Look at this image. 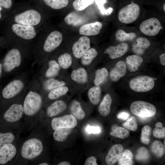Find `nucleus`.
I'll return each instance as SVG.
<instances>
[{"label": "nucleus", "mask_w": 165, "mask_h": 165, "mask_svg": "<svg viewBox=\"0 0 165 165\" xmlns=\"http://www.w3.org/2000/svg\"><path fill=\"white\" fill-rule=\"evenodd\" d=\"M101 89L99 85H95L88 90L87 95L91 103L94 105H97L100 100Z\"/></svg>", "instance_id": "nucleus-26"}, {"label": "nucleus", "mask_w": 165, "mask_h": 165, "mask_svg": "<svg viewBox=\"0 0 165 165\" xmlns=\"http://www.w3.org/2000/svg\"><path fill=\"white\" fill-rule=\"evenodd\" d=\"M110 134L115 137L121 139H125L129 135V132L126 129L114 125L111 127Z\"/></svg>", "instance_id": "nucleus-32"}, {"label": "nucleus", "mask_w": 165, "mask_h": 165, "mask_svg": "<svg viewBox=\"0 0 165 165\" xmlns=\"http://www.w3.org/2000/svg\"><path fill=\"white\" fill-rule=\"evenodd\" d=\"M70 109L72 114L76 119L81 120L84 118L86 115L85 112L78 101L74 100L72 102Z\"/></svg>", "instance_id": "nucleus-27"}, {"label": "nucleus", "mask_w": 165, "mask_h": 165, "mask_svg": "<svg viewBox=\"0 0 165 165\" xmlns=\"http://www.w3.org/2000/svg\"><path fill=\"white\" fill-rule=\"evenodd\" d=\"M112 103V100L110 95H105L98 107L99 113L104 116H108L110 112Z\"/></svg>", "instance_id": "nucleus-25"}, {"label": "nucleus", "mask_w": 165, "mask_h": 165, "mask_svg": "<svg viewBox=\"0 0 165 165\" xmlns=\"http://www.w3.org/2000/svg\"><path fill=\"white\" fill-rule=\"evenodd\" d=\"M72 129L61 128L55 130L53 133L54 139L58 142H64L72 132Z\"/></svg>", "instance_id": "nucleus-28"}, {"label": "nucleus", "mask_w": 165, "mask_h": 165, "mask_svg": "<svg viewBox=\"0 0 165 165\" xmlns=\"http://www.w3.org/2000/svg\"><path fill=\"white\" fill-rule=\"evenodd\" d=\"M39 165H49V164L46 163H42L38 164Z\"/></svg>", "instance_id": "nucleus-55"}, {"label": "nucleus", "mask_w": 165, "mask_h": 165, "mask_svg": "<svg viewBox=\"0 0 165 165\" xmlns=\"http://www.w3.org/2000/svg\"><path fill=\"white\" fill-rule=\"evenodd\" d=\"M102 27V24L99 22L86 24L79 28V34L86 36L95 35L100 33Z\"/></svg>", "instance_id": "nucleus-17"}, {"label": "nucleus", "mask_w": 165, "mask_h": 165, "mask_svg": "<svg viewBox=\"0 0 165 165\" xmlns=\"http://www.w3.org/2000/svg\"><path fill=\"white\" fill-rule=\"evenodd\" d=\"M24 113L23 106L20 104L12 105L3 115L4 119L9 122H14L19 120Z\"/></svg>", "instance_id": "nucleus-14"}, {"label": "nucleus", "mask_w": 165, "mask_h": 165, "mask_svg": "<svg viewBox=\"0 0 165 165\" xmlns=\"http://www.w3.org/2000/svg\"><path fill=\"white\" fill-rule=\"evenodd\" d=\"M163 10L164 12H165V4H164L163 6Z\"/></svg>", "instance_id": "nucleus-57"}, {"label": "nucleus", "mask_w": 165, "mask_h": 165, "mask_svg": "<svg viewBox=\"0 0 165 165\" xmlns=\"http://www.w3.org/2000/svg\"><path fill=\"white\" fill-rule=\"evenodd\" d=\"M66 108L67 105L65 102L62 100H57L47 107L46 114L50 117H53L64 111Z\"/></svg>", "instance_id": "nucleus-22"}, {"label": "nucleus", "mask_w": 165, "mask_h": 165, "mask_svg": "<svg viewBox=\"0 0 165 165\" xmlns=\"http://www.w3.org/2000/svg\"><path fill=\"white\" fill-rule=\"evenodd\" d=\"M152 129L148 125H145L142 128L141 138V141L143 143L148 145L150 141V136Z\"/></svg>", "instance_id": "nucleus-41"}, {"label": "nucleus", "mask_w": 165, "mask_h": 165, "mask_svg": "<svg viewBox=\"0 0 165 165\" xmlns=\"http://www.w3.org/2000/svg\"><path fill=\"white\" fill-rule=\"evenodd\" d=\"M140 13V8L135 3L128 4L122 8L118 14L119 20L122 23L129 24L135 21Z\"/></svg>", "instance_id": "nucleus-5"}, {"label": "nucleus", "mask_w": 165, "mask_h": 165, "mask_svg": "<svg viewBox=\"0 0 165 165\" xmlns=\"http://www.w3.org/2000/svg\"><path fill=\"white\" fill-rule=\"evenodd\" d=\"M143 61L142 58L136 55L129 56L126 59V65L130 72H135L138 70V68Z\"/></svg>", "instance_id": "nucleus-24"}, {"label": "nucleus", "mask_w": 165, "mask_h": 165, "mask_svg": "<svg viewBox=\"0 0 165 165\" xmlns=\"http://www.w3.org/2000/svg\"><path fill=\"white\" fill-rule=\"evenodd\" d=\"M24 87L23 82L20 79L13 80L3 88L2 94L4 98L6 99L12 98L18 94Z\"/></svg>", "instance_id": "nucleus-11"}, {"label": "nucleus", "mask_w": 165, "mask_h": 165, "mask_svg": "<svg viewBox=\"0 0 165 165\" xmlns=\"http://www.w3.org/2000/svg\"><path fill=\"white\" fill-rule=\"evenodd\" d=\"M21 62V57L19 50L15 48L12 49L4 58L3 65L4 69L6 72H10L19 66Z\"/></svg>", "instance_id": "nucleus-7"}, {"label": "nucleus", "mask_w": 165, "mask_h": 165, "mask_svg": "<svg viewBox=\"0 0 165 165\" xmlns=\"http://www.w3.org/2000/svg\"><path fill=\"white\" fill-rule=\"evenodd\" d=\"M108 75L107 69L105 68H103L96 70L94 80L95 85H99L103 83L107 79Z\"/></svg>", "instance_id": "nucleus-34"}, {"label": "nucleus", "mask_w": 165, "mask_h": 165, "mask_svg": "<svg viewBox=\"0 0 165 165\" xmlns=\"http://www.w3.org/2000/svg\"><path fill=\"white\" fill-rule=\"evenodd\" d=\"M61 68L57 61L54 60L50 61L48 63V68L45 72V76L50 78L56 76L59 74Z\"/></svg>", "instance_id": "nucleus-29"}, {"label": "nucleus", "mask_w": 165, "mask_h": 165, "mask_svg": "<svg viewBox=\"0 0 165 165\" xmlns=\"http://www.w3.org/2000/svg\"><path fill=\"white\" fill-rule=\"evenodd\" d=\"M45 4L53 9H59L66 6L68 0H44Z\"/></svg>", "instance_id": "nucleus-39"}, {"label": "nucleus", "mask_w": 165, "mask_h": 165, "mask_svg": "<svg viewBox=\"0 0 165 165\" xmlns=\"http://www.w3.org/2000/svg\"><path fill=\"white\" fill-rule=\"evenodd\" d=\"M2 64L0 63V77L1 76L2 73Z\"/></svg>", "instance_id": "nucleus-54"}, {"label": "nucleus", "mask_w": 165, "mask_h": 165, "mask_svg": "<svg viewBox=\"0 0 165 165\" xmlns=\"http://www.w3.org/2000/svg\"><path fill=\"white\" fill-rule=\"evenodd\" d=\"M86 130L89 133L98 134L101 132V129L98 127H90L88 126Z\"/></svg>", "instance_id": "nucleus-48"}, {"label": "nucleus", "mask_w": 165, "mask_h": 165, "mask_svg": "<svg viewBox=\"0 0 165 165\" xmlns=\"http://www.w3.org/2000/svg\"><path fill=\"white\" fill-rule=\"evenodd\" d=\"M85 165H97V160L96 158L93 156H91L88 158L84 163Z\"/></svg>", "instance_id": "nucleus-47"}, {"label": "nucleus", "mask_w": 165, "mask_h": 165, "mask_svg": "<svg viewBox=\"0 0 165 165\" xmlns=\"http://www.w3.org/2000/svg\"><path fill=\"white\" fill-rule=\"evenodd\" d=\"M155 126L153 132V136L158 138H164L165 128L163 127L162 123L160 122H158L156 124Z\"/></svg>", "instance_id": "nucleus-42"}, {"label": "nucleus", "mask_w": 165, "mask_h": 165, "mask_svg": "<svg viewBox=\"0 0 165 165\" xmlns=\"http://www.w3.org/2000/svg\"><path fill=\"white\" fill-rule=\"evenodd\" d=\"M136 34L134 32L127 33L122 30H119L116 32L115 36L116 39L120 42L132 40L135 38Z\"/></svg>", "instance_id": "nucleus-37"}, {"label": "nucleus", "mask_w": 165, "mask_h": 165, "mask_svg": "<svg viewBox=\"0 0 165 165\" xmlns=\"http://www.w3.org/2000/svg\"><path fill=\"white\" fill-rule=\"evenodd\" d=\"M16 153V148L11 143L3 145L0 147V164H4L10 161Z\"/></svg>", "instance_id": "nucleus-15"}, {"label": "nucleus", "mask_w": 165, "mask_h": 165, "mask_svg": "<svg viewBox=\"0 0 165 165\" xmlns=\"http://www.w3.org/2000/svg\"><path fill=\"white\" fill-rule=\"evenodd\" d=\"M70 163L67 161H62L58 164V165H70Z\"/></svg>", "instance_id": "nucleus-52"}, {"label": "nucleus", "mask_w": 165, "mask_h": 165, "mask_svg": "<svg viewBox=\"0 0 165 165\" xmlns=\"http://www.w3.org/2000/svg\"><path fill=\"white\" fill-rule=\"evenodd\" d=\"M160 62L161 64L163 65H165V54L163 53L161 54L160 57Z\"/></svg>", "instance_id": "nucleus-51"}, {"label": "nucleus", "mask_w": 165, "mask_h": 165, "mask_svg": "<svg viewBox=\"0 0 165 165\" xmlns=\"http://www.w3.org/2000/svg\"><path fill=\"white\" fill-rule=\"evenodd\" d=\"M128 48V46L127 43H122L116 46L108 47L104 53L108 54L110 58L113 59L123 56L127 52Z\"/></svg>", "instance_id": "nucleus-18"}, {"label": "nucleus", "mask_w": 165, "mask_h": 165, "mask_svg": "<svg viewBox=\"0 0 165 165\" xmlns=\"http://www.w3.org/2000/svg\"><path fill=\"white\" fill-rule=\"evenodd\" d=\"M66 82L53 78H48L44 83L43 87L46 90L50 91L53 89L63 86L65 85Z\"/></svg>", "instance_id": "nucleus-35"}, {"label": "nucleus", "mask_w": 165, "mask_h": 165, "mask_svg": "<svg viewBox=\"0 0 165 165\" xmlns=\"http://www.w3.org/2000/svg\"><path fill=\"white\" fill-rule=\"evenodd\" d=\"M94 0H75L72 3L74 9L77 11H80L85 9L91 4Z\"/></svg>", "instance_id": "nucleus-40"}, {"label": "nucleus", "mask_w": 165, "mask_h": 165, "mask_svg": "<svg viewBox=\"0 0 165 165\" xmlns=\"http://www.w3.org/2000/svg\"><path fill=\"white\" fill-rule=\"evenodd\" d=\"M131 112L139 117H151L155 115L156 108L153 105L143 101L132 102L130 107Z\"/></svg>", "instance_id": "nucleus-4"}, {"label": "nucleus", "mask_w": 165, "mask_h": 165, "mask_svg": "<svg viewBox=\"0 0 165 165\" xmlns=\"http://www.w3.org/2000/svg\"><path fill=\"white\" fill-rule=\"evenodd\" d=\"M150 45L149 40L145 37H140L137 39L133 44V52L138 55H142Z\"/></svg>", "instance_id": "nucleus-23"}, {"label": "nucleus", "mask_w": 165, "mask_h": 165, "mask_svg": "<svg viewBox=\"0 0 165 165\" xmlns=\"http://www.w3.org/2000/svg\"><path fill=\"white\" fill-rule=\"evenodd\" d=\"M14 139V135L11 132L0 133V147L4 144L11 143Z\"/></svg>", "instance_id": "nucleus-43"}, {"label": "nucleus", "mask_w": 165, "mask_h": 165, "mask_svg": "<svg viewBox=\"0 0 165 165\" xmlns=\"http://www.w3.org/2000/svg\"><path fill=\"white\" fill-rule=\"evenodd\" d=\"M43 145L38 139L33 138L26 141L21 149V156L27 160L34 159L38 156L42 152Z\"/></svg>", "instance_id": "nucleus-1"}, {"label": "nucleus", "mask_w": 165, "mask_h": 165, "mask_svg": "<svg viewBox=\"0 0 165 165\" xmlns=\"http://www.w3.org/2000/svg\"><path fill=\"white\" fill-rule=\"evenodd\" d=\"M151 150L152 152L157 157H161L165 153V147L160 141L156 140L152 144Z\"/></svg>", "instance_id": "nucleus-38"}, {"label": "nucleus", "mask_w": 165, "mask_h": 165, "mask_svg": "<svg viewBox=\"0 0 165 165\" xmlns=\"http://www.w3.org/2000/svg\"><path fill=\"white\" fill-rule=\"evenodd\" d=\"M149 155L147 149L145 147H142L139 148L137 151L135 158L139 161H144L148 159Z\"/></svg>", "instance_id": "nucleus-44"}, {"label": "nucleus", "mask_w": 165, "mask_h": 165, "mask_svg": "<svg viewBox=\"0 0 165 165\" xmlns=\"http://www.w3.org/2000/svg\"><path fill=\"white\" fill-rule=\"evenodd\" d=\"M12 29L13 32L18 36L25 39H31L36 35V31L32 26L17 23L12 25Z\"/></svg>", "instance_id": "nucleus-13"}, {"label": "nucleus", "mask_w": 165, "mask_h": 165, "mask_svg": "<svg viewBox=\"0 0 165 165\" xmlns=\"http://www.w3.org/2000/svg\"><path fill=\"white\" fill-rule=\"evenodd\" d=\"M62 40L63 35L61 32L57 31H52L47 36L45 41L44 50L48 53L52 52L60 45Z\"/></svg>", "instance_id": "nucleus-10"}, {"label": "nucleus", "mask_w": 165, "mask_h": 165, "mask_svg": "<svg viewBox=\"0 0 165 165\" xmlns=\"http://www.w3.org/2000/svg\"><path fill=\"white\" fill-rule=\"evenodd\" d=\"M123 126L128 130L135 131L137 129L138 125L135 117H131L123 123Z\"/></svg>", "instance_id": "nucleus-45"}, {"label": "nucleus", "mask_w": 165, "mask_h": 165, "mask_svg": "<svg viewBox=\"0 0 165 165\" xmlns=\"http://www.w3.org/2000/svg\"><path fill=\"white\" fill-rule=\"evenodd\" d=\"M77 124L76 119L72 114L53 118L51 121V125L52 129L55 130L61 128L72 129L75 128Z\"/></svg>", "instance_id": "nucleus-9"}, {"label": "nucleus", "mask_w": 165, "mask_h": 165, "mask_svg": "<svg viewBox=\"0 0 165 165\" xmlns=\"http://www.w3.org/2000/svg\"><path fill=\"white\" fill-rule=\"evenodd\" d=\"M2 7L0 6V19L1 18V11H2Z\"/></svg>", "instance_id": "nucleus-56"}, {"label": "nucleus", "mask_w": 165, "mask_h": 165, "mask_svg": "<svg viewBox=\"0 0 165 165\" xmlns=\"http://www.w3.org/2000/svg\"><path fill=\"white\" fill-rule=\"evenodd\" d=\"M123 148L120 144L113 145L109 149L105 157V161L108 165H112L116 163L121 156Z\"/></svg>", "instance_id": "nucleus-16"}, {"label": "nucleus", "mask_w": 165, "mask_h": 165, "mask_svg": "<svg viewBox=\"0 0 165 165\" xmlns=\"http://www.w3.org/2000/svg\"><path fill=\"white\" fill-rule=\"evenodd\" d=\"M97 52L94 48H90L81 58V63L85 66L90 65L96 57Z\"/></svg>", "instance_id": "nucleus-31"}, {"label": "nucleus", "mask_w": 165, "mask_h": 165, "mask_svg": "<svg viewBox=\"0 0 165 165\" xmlns=\"http://www.w3.org/2000/svg\"><path fill=\"white\" fill-rule=\"evenodd\" d=\"M42 104V99L38 93L30 91L26 96L24 102V113L27 116L34 115L39 110Z\"/></svg>", "instance_id": "nucleus-2"}, {"label": "nucleus", "mask_w": 165, "mask_h": 165, "mask_svg": "<svg viewBox=\"0 0 165 165\" xmlns=\"http://www.w3.org/2000/svg\"><path fill=\"white\" fill-rule=\"evenodd\" d=\"M69 90L68 87L66 85L58 87L50 90L48 97L50 100L56 99L66 94Z\"/></svg>", "instance_id": "nucleus-30"}, {"label": "nucleus", "mask_w": 165, "mask_h": 165, "mask_svg": "<svg viewBox=\"0 0 165 165\" xmlns=\"http://www.w3.org/2000/svg\"><path fill=\"white\" fill-rule=\"evenodd\" d=\"M106 0H95L96 4L101 13L103 15H109L112 12L113 9L111 7L106 9L104 7V4L106 2Z\"/></svg>", "instance_id": "nucleus-46"}, {"label": "nucleus", "mask_w": 165, "mask_h": 165, "mask_svg": "<svg viewBox=\"0 0 165 165\" xmlns=\"http://www.w3.org/2000/svg\"><path fill=\"white\" fill-rule=\"evenodd\" d=\"M87 20L85 16L75 12L69 13L64 18V21L67 24L74 27L83 24Z\"/></svg>", "instance_id": "nucleus-20"}, {"label": "nucleus", "mask_w": 165, "mask_h": 165, "mask_svg": "<svg viewBox=\"0 0 165 165\" xmlns=\"http://www.w3.org/2000/svg\"><path fill=\"white\" fill-rule=\"evenodd\" d=\"M130 114L126 112H121L119 113L117 116V118L119 119L125 120H127L129 117Z\"/></svg>", "instance_id": "nucleus-50"}, {"label": "nucleus", "mask_w": 165, "mask_h": 165, "mask_svg": "<svg viewBox=\"0 0 165 165\" xmlns=\"http://www.w3.org/2000/svg\"><path fill=\"white\" fill-rule=\"evenodd\" d=\"M70 76L71 79L73 82L79 84H85L88 80L87 72L83 67H79L72 71L71 73Z\"/></svg>", "instance_id": "nucleus-21"}, {"label": "nucleus", "mask_w": 165, "mask_h": 165, "mask_svg": "<svg viewBox=\"0 0 165 165\" xmlns=\"http://www.w3.org/2000/svg\"><path fill=\"white\" fill-rule=\"evenodd\" d=\"M90 47V38L86 36H82L73 45L72 49L73 55L76 58H81Z\"/></svg>", "instance_id": "nucleus-12"}, {"label": "nucleus", "mask_w": 165, "mask_h": 165, "mask_svg": "<svg viewBox=\"0 0 165 165\" xmlns=\"http://www.w3.org/2000/svg\"><path fill=\"white\" fill-rule=\"evenodd\" d=\"M127 71L126 63L122 61H118L115 67L110 72V76L111 80L116 82L125 75Z\"/></svg>", "instance_id": "nucleus-19"}, {"label": "nucleus", "mask_w": 165, "mask_h": 165, "mask_svg": "<svg viewBox=\"0 0 165 165\" xmlns=\"http://www.w3.org/2000/svg\"><path fill=\"white\" fill-rule=\"evenodd\" d=\"M139 117L141 121L144 122L148 120L150 117Z\"/></svg>", "instance_id": "nucleus-53"}, {"label": "nucleus", "mask_w": 165, "mask_h": 165, "mask_svg": "<svg viewBox=\"0 0 165 165\" xmlns=\"http://www.w3.org/2000/svg\"><path fill=\"white\" fill-rule=\"evenodd\" d=\"M154 78L147 75L138 76L130 82L129 86L132 90L138 92H145L152 90L155 86Z\"/></svg>", "instance_id": "nucleus-3"}, {"label": "nucleus", "mask_w": 165, "mask_h": 165, "mask_svg": "<svg viewBox=\"0 0 165 165\" xmlns=\"http://www.w3.org/2000/svg\"><path fill=\"white\" fill-rule=\"evenodd\" d=\"M41 18V15L38 11L31 9L16 15L14 17V20L17 24L33 26L38 24Z\"/></svg>", "instance_id": "nucleus-6"}, {"label": "nucleus", "mask_w": 165, "mask_h": 165, "mask_svg": "<svg viewBox=\"0 0 165 165\" xmlns=\"http://www.w3.org/2000/svg\"><path fill=\"white\" fill-rule=\"evenodd\" d=\"M119 165H131L133 163V155L131 152L126 150L122 152L118 160Z\"/></svg>", "instance_id": "nucleus-36"}, {"label": "nucleus", "mask_w": 165, "mask_h": 165, "mask_svg": "<svg viewBox=\"0 0 165 165\" xmlns=\"http://www.w3.org/2000/svg\"><path fill=\"white\" fill-rule=\"evenodd\" d=\"M57 62L61 68L64 69H67L72 65V57L68 53H64L59 56Z\"/></svg>", "instance_id": "nucleus-33"}, {"label": "nucleus", "mask_w": 165, "mask_h": 165, "mask_svg": "<svg viewBox=\"0 0 165 165\" xmlns=\"http://www.w3.org/2000/svg\"><path fill=\"white\" fill-rule=\"evenodd\" d=\"M12 5V0H0V6L6 9H9Z\"/></svg>", "instance_id": "nucleus-49"}, {"label": "nucleus", "mask_w": 165, "mask_h": 165, "mask_svg": "<svg viewBox=\"0 0 165 165\" xmlns=\"http://www.w3.org/2000/svg\"><path fill=\"white\" fill-rule=\"evenodd\" d=\"M161 28L159 20L155 17L151 18L143 21L140 25L139 29L144 34L149 36L157 35Z\"/></svg>", "instance_id": "nucleus-8"}]
</instances>
